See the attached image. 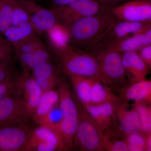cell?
Returning <instances> with one entry per match:
<instances>
[{"label":"cell","instance_id":"52a82bcc","mask_svg":"<svg viewBox=\"0 0 151 151\" xmlns=\"http://www.w3.org/2000/svg\"><path fill=\"white\" fill-rule=\"evenodd\" d=\"M53 8L57 14L58 24L66 28L77 20L97 14L101 4L97 0H76L67 5Z\"/></svg>","mask_w":151,"mask_h":151},{"label":"cell","instance_id":"ba28073f","mask_svg":"<svg viewBox=\"0 0 151 151\" xmlns=\"http://www.w3.org/2000/svg\"><path fill=\"white\" fill-rule=\"evenodd\" d=\"M17 1L27 12L30 22L41 35L48 32L58 24V18L54 9L44 8L33 0Z\"/></svg>","mask_w":151,"mask_h":151},{"label":"cell","instance_id":"f1b7e54d","mask_svg":"<svg viewBox=\"0 0 151 151\" xmlns=\"http://www.w3.org/2000/svg\"><path fill=\"white\" fill-rule=\"evenodd\" d=\"M84 108L95 122L100 132L103 134V132L107 128L103 121L102 113L98 105L91 104L84 106Z\"/></svg>","mask_w":151,"mask_h":151},{"label":"cell","instance_id":"603a6c76","mask_svg":"<svg viewBox=\"0 0 151 151\" xmlns=\"http://www.w3.org/2000/svg\"><path fill=\"white\" fill-rule=\"evenodd\" d=\"M113 133L109 131L103 132L102 145L103 150L109 151H128L125 138L122 139L121 138V136L124 134L120 129L117 134L114 132Z\"/></svg>","mask_w":151,"mask_h":151},{"label":"cell","instance_id":"d4e9b609","mask_svg":"<svg viewBox=\"0 0 151 151\" xmlns=\"http://www.w3.org/2000/svg\"><path fill=\"white\" fill-rule=\"evenodd\" d=\"M132 106L138 113L142 132L144 134L151 133V106L142 103H134Z\"/></svg>","mask_w":151,"mask_h":151},{"label":"cell","instance_id":"8fae6325","mask_svg":"<svg viewBox=\"0 0 151 151\" xmlns=\"http://www.w3.org/2000/svg\"><path fill=\"white\" fill-rule=\"evenodd\" d=\"M150 26L151 22L147 24L139 31L131 36L102 42L87 49L90 50L91 52L99 50H110L121 53L128 52H137L143 47L142 40L144 33Z\"/></svg>","mask_w":151,"mask_h":151},{"label":"cell","instance_id":"30bf717a","mask_svg":"<svg viewBox=\"0 0 151 151\" xmlns=\"http://www.w3.org/2000/svg\"><path fill=\"white\" fill-rule=\"evenodd\" d=\"M118 21L148 22L151 21V0H130L112 7Z\"/></svg>","mask_w":151,"mask_h":151},{"label":"cell","instance_id":"7402d4cb","mask_svg":"<svg viewBox=\"0 0 151 151\" xmlns=\"http://www.w3.org/2000/svg\"><path fill=\"white\" fill-rule=\"evenodd\" d=\"M76 96L83 107L91 104V78L79 76H70Z\"/></svg>","mask_w":151,"mask_h":151},{"label":"cell","instance_id":"9a60e30c","mask_svg":"<svg viewBox=\"0 0 151 151\" xmlns=\"http://www.w3.org/2000/svg\"><path fill=\"white\" fill-rule=\"evenodd\" d=\"M116 119L119 123V128L125 135L142 132L138 113L134 108L128 109L125 103L121 102L114 104Z\"/></svg>","mask_w":151,"mask_h":151},{"label":"cell","instance_id":"8d00e7d4","mask_svg":"<svg viewBox=\"0 0 151 151\" xmlns=\"http://www.w3.org/2000/svg\"><path fill=\"white\" fill-rule=\"evenodd\" d=\"M145 144V151H151V133L144 134Z\"/></svg>","mask_w":151,"mask_h":151},{"label":"cell","instance_id":"1f68e13d","mask_svg":"<svg viewBox=\"0 0 151 151\" xmlns=\"http://www.w3.org/2000/svg\"><path fill=\"white\" fill-rule=\"evenodd\" d=\"M137 52L141 59L151 68V45L142 47Z\"/></svg>","mask_w":151,"mask_h":151},{"label":"cell","instance_id":"d6986e66","mask_svg":"<svg viewBox=\"0 0 151 151\" xmlns=\"http://www.w3.org/2000/svg\"><path fill=\"white\" fill-rule=\"evenodd\" d=\"M51 52L47 45L43 48L15 57L21 65L22 71L30 72L44 63L51 60Z\"/></svg>","mask_w":151,"mask_h":151},{"label":"cell","instance_id":"484cf974","mask_svg":"<svg viewBox=\"0 0 151 151\" xmlns=\"http://www.w3.org/2000/svg\"><path fill=\"white\" fill-rule=\"evenodd\" d=\"M13 0H0V33L11 26Z\"/></svg>","mask_w":151,"mask_h":151},{"label":"cell","instance_id":"3957f363","mask_svg":"<svg viewBox=\"0 0 151 151\" xmlns=\"http://www.w3.org/2000/svg\"><path fill=\"white\" fill-rule=\"evenodd\" d=\"M58 85L59 106L62 119L57 132L62 139L65 150H68L73 147L74 135L79 122V111L65 81L60 78Z\"/></svg>","mask_w":151,"mask_h":151},{"label":"cell","instance_id":"4316f807","mask_svg":"<svg viewBox=\"0 0 151 151\" xmlns=\"http://www.w3.org/2000/svg\"><path fill=\"white\" fill-rule=\"evenodd\" d=\"M28 22L29 19L27 11L17 0H13L11 26H18Z\"/></svg>","mask_w":151,"mask_h":151},{"label":"cell","instance_id":"5bb4252c","mask_svg":"<svg viewBox=\"0 0 151 151\" xmlns=\"http://www.w3.org/2000/svg\"><path fill=\"white\" fill-rule=\"evenodd\" d=\"M122 60L126 76L131 84L146 79L150 68L141 59L137 52L122 53Z\"/></svg>","mask_w":151,"mask_h":151},{"label":"cell","instance_id":"4dcf8cb0","mask_svg":"<svg viewBox=\"0 0 151 151\" xmlns=\"http://www.w3.org/2000/svg\"><path fill=\"white\" fill-rule=\"evenodd\" d=\"M17 86V78L14 77L0 83V100L14 91Z\"/></svg>","mask_w":151,"mask_h":151},{"label":"cell","instance_id":"277c9868","mask_svg":"<svg viewBox=\"0 0 151 151\" xmlns=\"http://www.w3.org/2000/svg\"><path fill=\"white\" fill-rule=\"evenodd\" d=\"M79 122L75 135L73 147L82 151L103 150V134L86 110L79 112Z\"/></svg>","mask_w":151,"mask_h":151},{"label":"cell","instance_id":"ac0fdd59","mask_svg":"<svg viewBox=\"0 0 151 151\" xmlns=\"http://www.w3.org/2000/svg\"><path fill=\"white\" fill-rule=\"evenodd\" d=\"M29 140L47 143L54 147L57 151L65 150L63 143L58 133L47 126L39 125L32 129Z\"/></svg>","mask_w":151,"mask_h":151},{"label":"cell","instance_id":"836d02e7","mask_svg":"<svg viewBox=\"0 0 151 151\" xmlns=\"http://www.w3.org/2000/svg\"><path fill=\"white\" fill-rule=\"evenodd\" d=\"M142 43L143 47L151 45V26L144 33L142 37Z\"/></svg>","mask_w":151,"mask_h":151},{"label":"cell","instance_id":"cb8c5ba5","mask_svg":"<svg viewBox=\"0 0 151 151\" xmlns=\"http://www.w3.org/2000/svg\"><path fill=\"white\" fill-rule=\"evenodd\" d=\"M47 45L38 37L29 38L13 45L15 57L30 53Z\"/></svg>","mask_w":151,"mask_h":151},{"label":"cell","instance_id":"e0dca14e","mask_svg":"<svg viewBox=\"0 0 151 151\" xmlns=\"http://www.w3.org/2000/svg\"><path fill=\"white\" fill-rule=\"evenodd\" d=\"M122 93L124 99L128 101L151 104V80L146 79L132 83L123 89Z\"/></svg>","mask_w":151,"mask_h":151},{"label":"cell","instance_id":"d6a6232c","mask_svg":"<svg viewBox=\"0 0 151 151\" xmlns=\"http://www.w3.org/2000/svg\"><path fill=\"white\" fill-rule=\"evenodd\" d=\"M14 55L13 46L0 47V62L6 60Z\"/></svg>","mask_w":151,"mask_h":151},{"label":"cell","instance_id":"f546056e","mask_svg":"<svg viewBox=\"0 0 151 151\" xmlns=\"http://www.w3.org/2000/svg\"><path fill=\"white\" fill-rule=\"evenodd\" d=\"M14 55L6 60L0 62V83L14 77Z\"/></svg>","mask_w":151,"mask_h":151},{"label":"cell","instance_id":"44dd1931","mask_svg":"<svg viewBox=\"0 0 151 151\" xmlns=\"http://www.w3.org/2000/svg\"><path fill=\"white\" fill-rule=\"evenodd\" d=\"M121 98L111 92L110 88L100 81L92 79L91 89V104L98 105L105 103L113 104L121 102Z\"/></svg>","mask_w":151,"mask_h":151},{"label":"cell","instance_id":"8992f818","mask_svg":"<svg viewBox=\"0 0 151 151\" xmlns=\"http://www.w3.org/2000/svg\"><path fill=\"white\" fill-rule=\"evenodd\" d=\"M28 117L23 98L18 87L0 100V127L23 123Z\"/></svg>","mask_w":151,"mask_h":151},{"label":"cell","instance_id":"e575fe53","mask_svg":"<svg viewBox=\"0 0 151 151\" xmlns=\"http://www.w3.org/2000/svg\"><path fill=\"white\" fill-rule=\"evenodd\" d=\"M53 8L63 6L69 4L76 0H51Z\"/></svg>","mask_w":151,"mask_h":151},{"label":"cell","instance_id":"7c38bea8","mask_svg":"<svg viewBox=\"0 0 151 151\" xmlns=\"http://www.w3.org/2000/svg\"><path fill=\"white\" fill-rule=\"evenodd\" d=\"M17 79L18 88L23 98L28 117H32L43 91L30 72L22 71Z\"/></svg>","mask_w":151,"mask_h":151},{"label":"cell","instance_id":"2e32d148","mask_svg":"<svg viewBox=\"0 0 151 151\" xmlns=\"http://www.w3.org/2000/svg\"><path fill=\"white\" fill-rule=\"evenodd\" d=\"M59 101L58 91L54 89L43 91L32 116L34 122L38 125H42L49 113Z\"/></svg>","mask_w":151,"mask_h":151},{"label":"cell","instance_id":"4fadbf2b","mask_svg":"<svg viewBox=\"0 0 151 151\" xmlns=\"http://www.w3.org/2000/svg\"><path fill=\"white\" fill-rule=\"evenodd\" d=\"M150 22L151 21L142 22L122 21L116 22V20L91 46L105 42L126 37L131 34H134Z\"/></svg>","mask_w":151,"mask_h":151},{"label":"cell","instance_id":"83f0119b","mask_svg":"<svg viewBox=\"0 0 151 151\" xmlns=\"http://www.w3.org/2000/svg\"><path fill=\"white\" fill-rule=\"evenodd\" d=\"M125 142L128 151H145L144 133L142 132L133 133L125 136Z\"/></svg>","mask_w":151,"mask_h":151},{"label":"cell","instance_id":"74e56055","mask_svg":"<svg viewBox=\"0 0 151 151\" xmlns=\"http://www.w3.org/2000/svg\"><path fill=\"white\" fill-rule=\"evenodd\" d=\"M12 45L6 39L4 36L0 33V47L12 46Z\"/></svg>","mask_w":151,"mask_h":151},{"label":"cell","instance_id":"ffe728a7","mask_svg":"<svg viewBox=\"0 0 151 151\" xmlns=\"http://www.w3.org/2000/svg\"><path fill=\"white\" fill-rule=\"evenodd\" d=\"M40 35L30 22L18 26H10L3 34L12 46L29 38L39 37Z\"/></svg>","mask_w":151,"mask_h":151},{"label":"cell","instance_id":"7a4b0ae2","mask_svg":"<svg viewBox=\"0 0 151 151\" xmlns=\"http://www.w3.org/2000/svg\"><path fill=\"white\" fill-rule=\"evenodd\" d=\"M112 6L102 5L97 14L77 20L66 27L68 43L78 48L91 46L116 20Z\"/></svg>","mask_w":151,"mask_h":151},{"label":"cell","instance_id":"d590c367","mask_svg":"<svg viewBox=\"0 0 151 151\" xmlns=\"http://www.w3.org/2000/svg\"><path fill=\"white\" fill-rule=\"evenodd\" d=\"M130 0H103L102 4L110 6H114L120 4L121 3L128 1Z\"/></svg>","mask_w":151,"mask_h":151},{"label":"cell","instance_id":"6da1fadb","mask_svg":"<svg viewBox=\"0 0 151 151\" xmlns=\"http://www.w3.org/2000/svg\"><path fill=\"white\" fill-rule=\"evenodd\" d=\"M47 45L51 54L59 60L63 72L69 76L88 77L108 87L98 61L92 54L68 43H57L49 39Z\"/></svg>","mask_w":151,"mask_h":151},{"label":"cell","instance_id":"5b68a950","mask_svg":"<svg viewBox=\"0 0 151 151\" xmlns=\"http://www.w3.org/2000/svg\"><path fill=\"white\" fill-rule=\"evenodd\" d=\"M98 61L101 72L109 88L123 85L127 76L122 65V53L110 50L91 52Z\"/></svg>","mask_w":151,"mask_h":151},{"label":"cell","instance_id":"9c48e42d","mask_svg":"<svg viewBox=\"0 0 151 151\" xmlns=\"http://www.w3.org/2000/svg\"><path fill=\"white\" fill-rule=\"evenodd\" d=\"M31 130L25 122L0 127V151H24Z\"/></svg>","mask_w":151,"mask_h":151},{"label":"cell","instance_id":"f35d334b","mask_svg":"<svg viewBox=\"0 0 151 151\" xmlns=\"http://www.w3.org/2000/svg\"><path fill=\"white\" fill-rule=\"evenodd\" d=\"M99 1H100V3L102 4V2H103V0H98Z\"/></svg>","mask_w":151,"mask_h":151}]
</instances>
